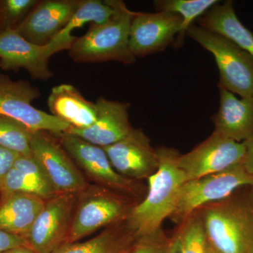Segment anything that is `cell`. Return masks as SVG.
I'll list each match as a JSON object with an SVG mask.
<instances>
[{"label":"cell","instance_id":"6da1fadb","mask_svg":"<svg viewBox=\"0 0 253 253\" xmlns=\"http://www.w3.org/2000/svg\"><path fill=\"white\" fill-rule=\"evenodd\" d=\"M156 152L158 169L147 179V195L126 216L128 229L136 239L157 234L163 221L172 215L181 187L187 181L178 165V151L162 146Z\"/></svg>","mask_w":253,"mask_h":253},{"label":"cell","instance_id":"7a4b0ae2","mask_svg":"<svg viewBox=\"0 0 253 253\" xmlns=\"http://www.w3.org/2000/svg\"><path fill=\"white\" fill-rule=\"evenodd\" d=\"M115 12L101 24L91 23L83 36L78 37L68 50L77 63H98L115 61L126 65L135 62L129 49V31L135 11L126 7L121 0H111Z\"/></svg>","mask_w":253,"mask_h":253},{"label":"cell","instance_id":"3957f363","mask_svg":"<svg viewBox=\"0 0 253 253\" xmlns=\"http://www.w3.org/2000/svg\"><path fill=\"white\" fill-rule=\"evenodd\" d=\"M237 192L210 204L201 218L208 243L219 253H253V207L249 191Z\"/></svg>","mask_w":253,"mask_h":253},{"label":"cell","instance_id":"277c9868","mask_svg":"<svg viewBox=\"0 0 253 253\" xmlns=\"http://www.w3.org/2000/svg\"><path fill=\"white\" fill-rule=\"evenodd\" d=\"M186 34L213 55L219 88L241 98L253 96V56L225 37L193 23Z\"/></svg>","mask_w":253,"mask_h":253},{"label":"cell","instance_id":"5b68a950","mask_svg":"<svg viewBox=\"0 0 253 253\" xmlns=\"http://www.w3.org/2000/svg\"><path fill=\"white\" fill-rule=\"evenodd\" d=\"M253 184V177L241 164L221 172L186 181L181 187L173 217L185 219L203 206L229 199Z\"/></svg>","mask_w":253,"mask_h":253},{"label":"cell","instance_id":"8992f818","mask_svg":"<svg viewBox=\"0 0 253 253\" xmlns=\"http://www.w3.org/2000/svg\"><path fill=\"white\" fill-rule=\"evenodd\" d=\"M40 97V89L28 81L0 76V116L22 123L33 132L47 131L58 135L68 131L71 126L67 123L32 105Z\"/></svg>","mask_w":253,"mask_h":253},{"label":"cell","instance_id":"52a82bcc","mask_svg":"<svg viewBox=\"0 0 253 253\" xmlns=\"http://www.w3.org/2000/svg\"><path fill=\"white\" fill-rule=\"evenodd\" d=\"M129 211L127 204L118 196L88 186L78 196L66 244L77 242L101 228L118 222L126 217Z\"/></svg>","mask_w":253,"mask_h":253},{"label":"cell","instance_id":"ba28073f","mask_svg":"<svg viewBox=\"0 0 253 253\" xmlns=\"http://www.w3.org/2000/svg\"><path fill=\"white\" fill-rule=\"evenodd\" d=\"M79 194H56L46 199L31 230L26 246L36 253H51L67 241Z\"/></svg>","mask_w":253,"mask_h":253},{"label":"cell","instance_id":"9c48e42d","mask_svg":"<svg viewBox=\"0 0 253 253\" xmlns=\"http://www.w3.org/2000/svg\"><path fill=\"white\" fill-rule=\"evenodd\" d=\"M47 131L32 134V154L41 165L56 194H81L88 188L85 179L60 141Z\"/></svg>","mask_w":253,"mask_h":253},{"label":"cell","instance_id":"30bf717a","mask_svg":"<svg viewBox=\"0 0 253 253\" xmlns=\"http://www.w3.org/2000/svg\"><path fill=\"white\" fill-rule=\"evenodd\" d=\"M244 142L228 139L214 132L187 154L181 155L178 165L186 180L225 170L244 159Z\"/></svg>","mask_w":253,"mask_h":253},{"label":"cell","instance_id":"8fae6325","mask_svg":"<svg viewBox=\"0 0 253 253\" xmlns=\"http://www.w3.org/2000/svg\"><path fill=\"white\" fill-rule=\"evenodd\" d=\"M181 16L167 11L136 12L129 31V49L135 57L161 52L180 31Z\"/></svg>","mask_w":253,"mask_h":253},{"label":"cell","instance_id":"7c38bea8","mask_svg":"<svg viewBox=\"0 0 253 253\" xmlns=\"http://www.w3.org/2000/svg\"><path fill=\"white\" fill-rule=\"evenodd\" d=\"M57 136L70 157L91 179L122 192L134 193L136 191L134 180L121 175L113 168L102 147L66 131Z\"/></svg>","mask_w":253,"mask_h":253},{"label":"cell","instance_id":"4fadbf2b","mask_svg":"<svg viewBox=\"0 0 253 253\" xmlns=\"http://www.w3.org/2000/svg\"><path fill=\"white\" fill-rule=\"evenodd\" d=\"M103 149L113 168L131 180L148 179L157 170L156 149L151 146L149 136L141 129L133 128L124 139Z\"/></svg>","mask_w":253,"mask_h":253},{"label":"cell","instance_id":"5bb4252c","mask_svg":"<svg viewBox=\"0 0 253 253\" xmlns=\"http://www.w3.org/2000/svg\"><path fill=\"white\" fill-rule=\"evenodd\" d=\"M81 1H40L16 31L33 44L47 45L67 26Z\"/></svg>","mask_w":253,"mask_h":253},{"label":"cell","instance_id":"9a60e30c","mask_svg":"<svg viewBox=\"0 0 253 253\" xmlns=\"http://www.w3.org/2000/svg\"><path fill=\"white\" fill-rule=\"evenodd\" d=\"M95 104L97 108L96 122L84 129L71 126L66 132L102 148L121 141L131 132L133 127L129 122V103L100 96Z\"/></svg>","mask_w":253,"mask_h":253},{"label":"cell","instance_id":"2e32d148","mask_svg":"<svg viewBox=\"0 0 253 253\" xmlns=\"http://www.w3.org/2000/svg\"><path fill=\"white\" fill-rule=\"evenodd\" d=\"M49 59L45 46L30 42L16 30L0 33V66L5 71L23 68L34 79L47 81L54 75L49 67Z\"/></svg>","mask_w":253,"mask_h":253},{"label":"cell","instance_id":"e0dca14e","mask_svg":"<svg viewBox=\"0 0 253 253\" xmlns=\"http://www.w3.org/2000/svg\"><path fill=\"white\" fill-rule=\"evenodd\" d=\"M219 108L212 116L214 132L237 142L253 136V96L238 98L219 88Z\"/></svg>","mask_w":253,"mask_h":253},{"label":"cell","instance_id":"ac0fdd59","mask_svg":"<svg viewBox=\"0 0 253 253\" xmlns=\"http://www.w3.org/2000/svg\"><path fill=\"white\" fill-rule=\"evenodd\" d=\"M47 105L51 115L71 127L84 129L94 124L97 118L96 104L87 101L71 84L54 86L48 96Z\"/></svg>","mask_w":253,"mask_h":253},{"label":"cell","instance_id":"d6986e66","mask_svg":"<svg viewBox=\"0 0 253 253\" xmlns=\"http://www.w3.org/2000/svg\"><path fill=\"white\" fill-rule=\"evenodd\" d=\"M36 195L11 194L1 196L0 229L20 236L27 235L45 204Z\"/></svg>","mask_w":253,"mask_h":253},{"label":"cell","instance_id":"ffe728a7","mask_svg":"<svg viewBox=\"0 0 253 253\" xmlns=\"http://www.w3.org/2000/svg\"><path fill=\"white\" fill-rule=\"evenodd\" d=\"M199 26L225 37L253 56V33L240 21L233 1H226L211 8L203 15Z\"/></svg>","mask_w":253,"mask_h":253},{"label":"cell","instance_id":"44dd1931","mask_svg":"<svg viewBox=\"0 0 253 253\" xmlns=\"http://www.w3.org/2000/svg\"><path fill=\"white\" fill-rule=\"evenodd\" d=\"M114 12L111 0H81V4L67 26L45 46L46 54L50 58L59 51L69 50L78 38L73 36L74 30L83 27L86 23L101 24L106 22L112 17Z\"/></svg>","mask_w":253,"mask_h":253},{"label":"cell","instance_id":"7402d4cb","mask_svg":"<svg viewBox=\"0 0 253 253\" xmlns=\"http://www.w3.org/2000/svg\"><path fill=\"white\" fill-rule=\"evenodd\" d=\"M135 239L128 228L112 227L84 242L63 244L51 253H127Z\"/></svg>","mask_w":253,"mask_h":253},{"label":"cell","instance_id":"603a6c76","mask_svg":"<svg viewBox=\"0 0 253 253\" xmlns=\"http://www.w3.org/2000/svg\"><path fill=\"white\" fill-rule=\"evenodd\" d=\"M157 11H167L176 14L182 19L180 31L177 36L179 42L186 34L194 20L203 16L219 2L217 0H161L154 1Z\"/></svg>","mask_w":253,"mask_h":253},{"label":"cell","instance_id":"cb8c5ba5","mask_svg":"<svg viewBox=\"0 0 253 253\" xmlns=\"http://www.w3.org/2000/svg\"><path fill=\"white\" fill-rule=\"evenodd\" d=\"M0 194L1 196L11 194H29L46 200L56 195L49 181L20 172L14 168L5 177Z\"/></svg>","mask_w":253,"mask_h":253},{"label":"cell","instance_id":"d4e9b609","mask_svg":"<svg viewBox=\"0 0 253 253\" xmlns=\"http://www.w3.org/2000/svg\"><path fill=\"white\" fill-rule=\"evenodd\" d=\"M33 131L12 118L0 116V146L22 156H31Z\"/></svg>","mask_w":253,"mask_h":253},{"label":"cell","instance_id":"484cf974","mask_svg":"<svg viewBox=\"0 0 253 253\" xmlns=\"http://www.w3.org/2000/svg\"><path fill=\"white\" fill-rule=\"evenodd\" d=\"M39 1L0 0V33L6 30L17 29Z\"/></svg>","mask_w":253,"mask_h":253},{"label":"cell","instance_id":"4316f807","mask_svg":"<svg viewBox=\"0 0 253 253\" xmlns=\"http://www.w3.org/2000/svg\"><path fill=\"white\" fill-rule=\"evenodd\" d=\"M178 236L180 253H206L208 241L201 218L190 219Z\"/></svg>","mask_w":253,"mask_h":253},{"label":"cell","instance_id":"83f0119b","mask_svg":"<svg viewBox=\"0 0 253 253\" xmlns=\"http://www.w3.org/2000/svg\"><path fill=\"white\" fill-rule=\"evenodd\" d=\"M157 234L139 239L127 253H168L170 244L158 241Z\"/></svg>","mask_w":253,"mask_h":253},{"label":"cell","instance_id":"f1b7e54d","mask_svg":"<svg viewBox=\"0 0 253 253\" xmlns=\"http://www.w3.org/2000/svg\"><path fill=\"white\" fill-rule=\"evenodd\" d=\"M20 154L0 146V189Z\"/></svg>","mask_w":253,"mask_h":253},{"label":"cell","instance_id":"f546056e","mask_svg":"<svg viewBox=\"0 0 253 253\" xmlns=\"http://www.w3.org/2000/svg\"><path fill=\"white\" fill-rule=\"evenodd\" d=\"M23 246H26L24 237L9 234L0 229V253Z\"/></svg>","mask_w":253,"mask_h":253},{"label":"cell","instance_id":"4dcf8cb0","mask_svg":"<svg viewBox=\"0 0 253 253\" xmlns=\"http://www.w3.org/2000/svg\"><path fill=\"white\" fill-rule=\"evenodd\" d=\"M244 144L246 153L242 164L246 172L253 177V136L249 140L244 141Z\"/></svg>","mask_w":253,"mask_h":253},{"label":"cell","instance_id":"1f68e13d","mask_svg":"<svg viewBox=\"0 0 253 253\" xmlns=\"http://www.w3.org/2000/svg\"><path fill=\"white\" fill-rule=\"evenodd\" d=\"M2 253H36L27 246H20L15 249L9 250Z\"/></svg>","mask_w":253,"mask_h":253},{"label":"cell","instance_id":"d6a6232c","mask_svg":"<svg viewBox=\"0 0 253 253\" xmlns=\"http://www.w3.org/2000/svg\"><path fill=\"white\" fill-rule=\"evenodd\" d=\"M168 253H180V244H179V236H176L174 241L169 245Z\"/></svg>","mask_w":253,"mask_h":253},{"label":"cell","instance_id":"836d02e7","mask_svg":"<svg viewBox=\"0 0 253 253\" xmlns=\"http://www.w3.org/2000/svg\"><path fill=\"white\" fill-rule=\"evenodd\" d=\"M249 196L253 207V184L252 185L249 186Z\"/></svg>","mask_w":253,"mask_h":253},{"label":"cell","instance_id":"e575fe53","mask_svg":"<svg viewBox=\"0 0 253 253\" xmlns=\"http://www.w3.org/2000/svg\"><path fill=\"white\" fill-rule=\"evenodd\" d=\"M206 253H219L217 252V251H215L212 246H211V245L209 244V243H208V246L207 251H206Z\"/></svg>","mask_w":253,"mask_h":253}]
</instances>
